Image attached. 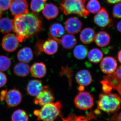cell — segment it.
I'll use <instances>...</instances> for the list:
<instances>
[{
    "label": "cell",
    "mask_w": 121,
    "mask_h": 121,
    "mask_svg": "<svg viewBox=\"0 0 121 121\" xmlns=\"http://www.w3.org/2000/svg\"><path fill=\"white\" fill-rule=\"evenodd\" d=\"M9 8L12 15L15 16L29 12L28 4L26 0H12Z\"/></svg>",
    "instance_id": "9c48e42d"
},
{
    "label": "cell",
    "mask_w": 121,
    "mask_h": 121,
    "mask_svg": "<svg viewBox=\"0 0 121 121\" xmlns=\"http://www.w3.org/2000/svg\"><path fill=\"white\" fill-rule=\"evenodd\" d=\"M95 23L100 27L104 28L111 24L112 20L105 9L103 8L98 12L94 17Z\"/></svg>",
    "instance_id": "8fae6325"
},
{
    "label": "cell",
    "mask_w": 121,
    "mask_h": 121,
    "mask_svg": "<svg viewBox=\"0 0 121 121\" xmlns=\"http://www.w3.org/2000/svg\"><path fill=\"white\" fill-rule=\"evenodd\" d=\"M112 15L114 18L120 19L121 17V2L116 4L113 7Z\"/></svg>",
    "instance_id": "d6a6232c"
},
{
    "label": "cell",
    "mask_w": 121,
    "mask_h": 121,
    "mask_svg": "<svg viewBox=\"0 0 121 121\" xmlns=\"http://www.w3.org/2000/svg\"><path fill=\"white\" fill-rule=\"evenodd\" d=\"M64 33V29L62 25L55 23L50 26L49 28V38L54 39L56 41Z\"/></svg>",
    "instance_id": "d6986e66"
},
{
    "label": "cell",
    "mask_w": 121,
    "mask_h": 121,
    "mask_svg": "<svg viewBox=\"0 0 121 121\" xmlns=\"http://www.w3.org/2000/svg\"><path fill=\"white\" fill-rule=\"evenodd\" d=\"M82 24L80 20L76 17L69 18L65 23V29L69 34H77L80 31Z\"/></svg>",
    "instance_id": "7c38bea8"
},
{
    "label": "cell",
    "mask_w": 121,
    "mask_h": 121,
    "mask_svg": "<svg viewBox=\"0 0 121 121\" xmlns=\"http://www.w3.org/2000/svg\"><path fill=\"white\" fill-rule=\"evenodd\" d=\"M88 53L87 48L84 45L80 44L75 48L73 51L74 56L76 58L82 60L85 58Z\"/></svg>",
    "instance_id": "83f0119b"
},
{
    "label": "cell",
    "mask_w": 121,
    "mask_h": 121,
    "mask_svg": "<svg viewBox=\"0 0 121 121\" xmlns=\"http://www.w3.org/2000/svg\"><path fill=\"white\" fill-rule=\"evenodd\" d=\"M13 22V30L20 42L32 37L42 29L41 20L34 12L16 16Z\"/></svg>",
    "instance_id": "6da1fadb"
},
{
    "label": "cell",
    "mask_w": 121,
    "mask_h": 121,
    "mask_svg": "<svg viewBox=\"0 0 121 121\" xmlns=\"http://www.w3.org/2000/svg\"><path fill=\"white\" fill-rule=\"evenodd\" d=\"M18 60L22 62L27 63L32 60L33 53L31 48L28 47L20 49L17 53Z\"/></svg>",
    "instance_id": "7402d4cb"
},
{
    "label": "cell",
    "mask_w": 121,
    "mask_h": 121,
    "mask_svg": "<svg viewBox=\"0 0 121 121\" xmlns=\"http://www.w3.org/2000/svg\"><path fill=\"white\" fill-rule=\"evenodd\" d=\"M74 103L77 108L82 110H86L92 108L94 99L91 95L87 91H81L76 96Z\"/></svg>",
    "instance_id": "5b68a950"
},
{
    "label": "cell",
    "mask_w": 121,
    "mask_h": 121,
    "mask_svg": "<svg viewBox=\"0 0 121 121\" xmlns=\"http://www.w3.org/2000/svg\"><path fill=\"white\" fill-rule=\"evenodd\" d=\"M13 20L8 18L0 19V32L3 34L10 32L13 30Z\"/></svg>",
    "instance_id": "4316f807"
},
{
    "label": "cell",
    "mask_w": 121,
    "mask_h": 121,
    "mask_svg": "<svg viewBox=\"0 0 121 121\" xmlns=\"http://www.w3.org/2000/svg\"><path fill=\"white\" fill-rule=\"evenodd\" d=\"M101 83L102 85V90L104 93H110L112 88L109 86L103 80L101 82Z\"/></svg>",
    "instance_id": "d590c367"
},
{
    "label": "cell",
    "mask_w": 121,
    "mask_h": 121,
    "mask_svg": "<svg viewBox=\"0 0 121 121\" xmlns=\"http://www.w3.org/2000/svg\"><path fill=\"white\" fill-rule=\"evenodd\" d=\"M86 7L89 12L93 14L97 13L101 9V4L98 0H89Z\"/></svg>",
    "instance_id": "f546056e"
},
{
    "label": "cell",
    "mask_w": 121,
    "mask_h": 121,
    "mask_svg": "<svg viewBox=\"0 0 121 121\" xmlns=\"http://www.w3.org/2000/svg\"><path fill=\"white\" fill-rule=\"evenodd\" d=\"M19 42L16 36L13 34H7L2 39V48L8 52L15 51L19 47Z\"/></svg>",
    "instance_id": "52a82bcc"
},
{
    "label": "cell",
    "mask_w": 121,
    "mask_h": 121,
    "mask_svg": "<svg viewBox=\"0 0 121 121\" xmlns=\"http://www.w3.org/2000/svg\"><path fill=\"white\" fill-rule=\"evenodd\" d=\"M121 66L116 69L115 71L108 75L104 76V80L109 86L117 90L121 94Z\"/></svg>",
    "instance_id": "8992f818"
},
{
    "label": "cell",
    "mask_w": 121,
    "mask_h": 121,
    "mask_svg": "<svg viewBox=\"0 0 121 121\" xmlns=\"http://www.w3.org/2000/svg\"><path fill=\"white\" fill-rule=\"evenodd\" d=\"M108 3L111 4H117L121 2V0H106Z\"/></svg>",
    "instance_id": "ab89813d"
},
{
    "label": "cell",
    "mask_w": 121,
    "mask_h": 121,
    "mask_svg": "<svg viewBox=\"0 0 121 121\" xmlns=\"http://www.w3.org/2000/svg\"><path fill=\"white\" fill-rule=\"evenodd\" d=\"M43 41L40 40H38L36 43L35 47V53L37 56H38L43 52Z\"/></svg>",
    "instance_id": "e575fe53"
},
{
    "label": "cell",
    "mask_w": 121,
    "mask_h": 121,
    "mask_svg": "<svg viewBox=\"0 0 121 121\" xmlns=\"http://www.w3.org/2000/svg\"><path fill=\"white\" fill-rule=\"evenodd\" d=\"M94 113V112L91 111L86 117L70 114L67 117L62 118V121H90L96 118Z\"/></svg>",
    "instance_id": "d4e9b609"
},
{
    "label": "cell",
    "mask_w": 121,
    "mask_h": 121,
    "mask_svg": "<svg viewBox=\"0 0 121 121\" xmlns=\"http://www.w3.org/2000/svg\"><path fill=\"white\" fill-rule=\"evenodd\" d=\"M47 0H32L30 4L31 10L35 12L39 13L43 10Z\"/></svg>",
    "instance_id": "4dcf8cb0"
},
{
    "label": "cell",
    "mask_w": 121,
    "mask_h": 121,
    "mask_svg": "<svg viewBox=\"0 0 121 121\" xmlns=\"http://www.w3.org/2000/svg\"><path fill=\"white\" fill-rule=\"evenodd\" d=\"M86 1V0H63L60 4V9L65 15L75 14L86 18L90 14L85 8Z\"/></svg>",
    "instance_id": "277c9868"
},
{
    "label": "cell",
    "mask_w": 121,
    "mask_h": 121,
    "mask_svg": "<svg viewBox=\"0 0 121 121\" xmlns=\"http://www.w3.org/2000/svg\"><path fill=\"white\" fill-rule=\"evenodd\" d=\"M58 48V43L54 39L50 38L43 44V51L48 55L55 54L57 51Z\"/></svg>",
    "instance_id": "cb8c5ba5"
},
{
    "label": "cell",
    "mask_w": 121,
    "mask_h": 121,
    "mask_svg": "<svg viewBox=\"0 0 121 121\" xmlns=\"http://www.w3.org/2000/svg\"><path fill=\"white\" fill-rule=\"evenodd\" d=\"M121 21H120L117 24V28L119 32H121Z\"/></svg>",
    "instance_id": "60d3db41"
},
{
    "label": "cell",
    "mask_w": 121,
    "mask_h": 121,
    "mask_svg": "<svg viewBox=\"0 0 121 121\" xmlns=\"http://www.w3.org/2000/svg\"><path fill=\"white\" fill-rule=\"evenodd\" d=\"M11 119L12 121H28L29 117L25 111L19 109L13 112Z\"/></svg>",
    "instance_id": "f1b7e54d"
},
{
    "label": "cell",
    "mask_w": 121,
    "mask_h": 121,
    "mask_svg": "<svg viewBox=\"0 0 121 121\" xmlns=\"http://www.w3.org/2000/svg\"><path fill=\"white\" fill-rule=\"evenodd\" d=\"M59 9L56 5L52 3L45 5L43 10V14L48 20L56 18L59 14Z\"/></svg>",
    "instance_id": "e0dca14e"
},
{
    "label": "cell",
    "mask_w": 121,
    "mask_h": 121,
    "mask_svg": "<svg viewBox=\"0 0 121 121\" xmlns=\"http://www.w3.org/2000/svg\"><path fill=\"white\" fill-rule=\"evenodd\" d=\"M30 72L32 76L34 78H43L47 73L46 66L43 63H35L30 67Z\"/></svg>",
    "instance_id": "2e32d148"
},
{
    "label": "cell",
    "mask_w": 121,
    "mask_h": 121,
    "mask_svg": "<svg viewBox=\"0 0 121 121\" xmlns=\"http://www.w3.org/2000/svg\"><path fill=\"white\" fill-rule=\"evenodd\" d=\"M7 92V90H4L1 91L0 93V99L1 101H4L5 99V96Z\"/></svg>",
    "instance_id": "f35d334b"
},
{
    "label": "cell",
    "mask_w": 121,
    "mask_h": 121,
    "mask_svg": "<svg viewBox=\"0 0 121 121\" xmlns=\"http://www.w3.org/2000/svg\"><path fill=\"white\" fill-rule=\"evenodd\" d=\"M75 78L78 84L83 86H89L92 81L91 73L87 70H82L78 72L76 75Z\"/></svg>",
    "instance_id": "5bb4252c"
},
{
    "label": "cell",
    "mask_w": 121,
    "mask_h": 121,
    "mask_svg": "<svg viewBox=\"0 0 121 121\" xmlns=\"http://www.w3.org/2000/svg\"><path fill=\"white\" fill-rule=\"evenodd\" d=\"M115 113L111 117V121H121V113L117 114L115 112Z\"/></svg>",
    "instance_id": "74e56055"
},
{
    "label": "cell",
    "mask_w": 121,
    "mask_h": 121,
    "mask_svg": "<svg viewBox=\"0 0 121 121\" xmlns=\"http://www.w3.org/2000/svg\"><path fill=\"white\" fill-rule=\"evenodd\" d=\"M121 51L120 50L118 52V60H119V62H121Z\"/></svg>",
    "instance_id": "b9f144b4"
},
{
    "label": "cell",
    "mask_w": 121,
    "mask_h": 121,
    "mask_svg": "<svg viewBox=\"0 0 121 121\" xmlns=\"http://www.w3.org/2000/svg\"><path fill=\"white\" fill-rule=\"evenodd\" d=\"M121 98L115 94L102 93L99 97L98 109L108 113L115 112L121 107Z\"/></svg>",
    "instance_id": "3957f363"
},
{
    "label": "cell",
    "mask_w": 121,
    "mask_h": 121,
    "mask_svg": "<svg viewBox=\"0 0 121 121\" xmlns=\"http://www.w3.org/2000/svg\"><path fill=\"white\" fill-rule=\"evenodd\" d=\"M117 66V60L115 59L111 56H107L102 60L100 67L103 73L109 74L115 71Z\"/></svg>",
    "instance_id": "4fadbf2b"
},
{
    "label": "cell",
    "mask_w": 121,
    "mask_h": 121,
    "mask_svg": "<svg viewBox=\"0 0 121 121\" xmlns=\"http://www.w3.org/2000/svg\"><path fill=\"white\" fill-rule=\"evenodd\" d=\"M7 76L4 73L0 71V87H2L7 83Z\"/></svg>",
    "instance_id": "8d00e7d4"
},
{
    "label": "cell",
    "mask_w": 121,
    "mask_h": 121,
    "mask_svg": "<svg viewBox=\"0 0 121 121\" xmlns=\"http://www.w3.org/2000/svg\"><path fill=\"white\" fill-rule=\"evenodd\" d=\"M1 12L0 11V19L1 16Z\"/></svg>",
    "instance_id": "7bdbcfd3"
},
{
    "label": "cell",
    "mask_w": 121,
    "mask_h": 121,
    "mask_svg": "<svg viewBox=\"0 0 121 121\" xmlns=\"http://www.w3.org/2000/svg\"><path fill=\"white\" fill-rule=\"evenodd\" d=\"M12 1V0H0V11L8 10L10 7Z\"/></svg>",
    "instance_id": "836d02e7"
},
{
    "label": "cell",
    "mask_w": 121,
    "mask_h": 121,
    "mask_svg": "<svg viewBox=\"0 0 121 121\" xmlns=\"http://www.w3.org/2000/svg\"><path fill=\"white\" fill-rule=\"evenodd\" d=\"M94 40L98 46L100 47H104L109 43L110 37L107 32L104 31H101L95 35Z\"/></svg>",
    "instance_id": "ffe728a7"
},
{
    "label": "cell",
    "mask_w": 121,
    "mask_h": 121,
    "mask_svg": "<svg viewBox=\"0 0 121 121\" xmlns=\"http://www.w3.org/2000/svg\"><path fill=\"white\" fill-rule=\"evenodd\" d=\"M62 107L60 102H52L43 106L40 109L35 110L33 113L38 121H55L61 116Z\"/></svg>",
    "instance_id": "7a4b0ae2"
},
{
    "label": "cell",
    "mask_w": 121,
    "mask_h": 121,
    "mask_svg": "<svg viewBox=\"0 0 121 121\" xmlns=\"http://www.w3.org/2000/svg\"><path fill=\"white\" fill-rule=\"evenodd\" d=\"M22 95L21 93L16 89L10 90L7 92L5 96V101L9 108L17 106L21 102Z\"/></svg>",
    "instance_id": "30bf717a"
},
{
    "label": "cell",
    "mask_w": 121,
    "mask_h": 121,
    "mask_svg": "<svg viewBox=\"0 0 121 121\" xmlns=\"http://www.w3.org/2000/svg\"><path fill=\"white\" fill-rule=\"evenodd\" d=\"M36 97L34 100V103L40 106L53 102L55 100L52 91L47 86L44 87L43 90Z\"/></svg>",
    "instance_id": "ba28073f"
},
{
    "label": "cell",
    "mask_w": 121,
    "mask_h": 121,
    "mask_svg": "<svg viewBox=\"0 0 121 121\" xmlns=\"http://www.w3.org/2000/svg\"><path fill=\"white\" fill-rule=\"evenodd\" d=\"M11 61L7 56H0V71H5L10 68Z\"/></svg>",
    "instance_id": "1f68e13d"
},
{
    "label": "cell",
    "mask_w": 121,
    "mask_h": 121,
    "mask_svg": "<svg viewBox=\"0 0 121 121\" xmlns=\"http://www.w3.org/2000/svg\"><path fill=\"white\" fill-rule=\"evenodd\" d=\"M95 35V32L94 29L90 28H86L80 33V40L85 44H90L94 41Z\"/></svg>",
    "instance_id": "44dd1931"
},
{
    "label": "cell",
    "mask_w": 121,
    "mask_h": 121,
    "mask_svg": "<svg viewBox=\"0 0 121 121\" xmlns=\"http://www.w3.org/2000/svg\"><path fill=\"white\" fill-rule=\"evenodd\" d=\"M14 73L20 77H25L29 74L30 72V67L26 63H17L13 68Z\"/></svg>",
    "instance_id": "603a6c76"
},
{
    "label": "cell",
    "mask_w": 121,
    "mask_h": 121,
    "mask_svg": "<svg viewBox=\"0 0 121 121\" xmlns=\"http://www.w3.org/2000/svg\"><path fill=\"white\" fill-rule=\"evenodd\" d=\"M41 80L34 79L28 82L27 86L28 94L32 96L36 97L43 89Z\"/></svg>",
    "instance_id": "9a60e30c"
},
{
    "label": "cell",
    "mask_w": 121,
    "mask_h": 121,
    "mask_svg": "<svg viewBox=\"0 0 121 121\" xmlns=\"http://www.w3.org/2000/svg\"><path fill=\"white\" fill-rule=\"evenodd\" d=\"M87 57L91 62L98 63L101 61L103 55L101 51L98 48L91 49L87 53Z\"/></svg>",
    "instance_id": "484cf974"
},
{
    "label": "cell",
    "mask_w": 121,
    "mask_h": 121,
    "mask_svg": "<svg viewBox=\"0 0 121 121\" xmlns=\"http://www.w3.org/2000/svg\"><path fill=\"white\" fill-rule=\"evenodd\" d=\"M56 41L57 43H61L63 47L66 49L73 48L77 43L76 37L70 34L64 35L61 39H58Z\"/></svg>",
    "instance_id": "ac0fdd59"
}]
</instances>
